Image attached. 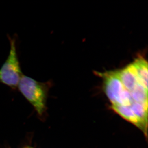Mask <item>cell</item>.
Wrapping results in <instances>:
<instances>
[{
	"label": "cell",
	"instance_id": "obj_1",
	"mask_svg": "<svg viewBox=\"0 0 148 148\" xmlns=\"http://www.w3.org/2000/svg\"><path fill=\"white\" fill-rule=\"evenodd\" d=\"M51 86L50 81L40 82L23 75L18 87L21 94L34 107L39 114L42 115L46 109L47 98Z\"/></svg>",
	"mask_w": 148,
	"mask_h": 148
},
{
	"label": "cell",
	"instance_id": "obj_2",
	"mask_svg": "<svg viewBox=\"0 0 148 148\" xmlns=\"http://www.w3.org/2000/svg\"><path fill=\"white\" fill-rule=\"evenodd\" d=\"M8 38L10 50L6 60L0 69V83L15 89L24 74L21 71L17 54L16 39L9 36Z\"/></svg>",
	"mask_w": 148,
	"mask_h": 148
},
{
	"label": "cell",
	"instance_id": "obj_3",
	"mask_svg": "<svg viewBox=\"0 0 148 148\" xmlns=\"http://www.w3.org/2000/svg\"><path fill=\"white\" fill-rule=\"evenodd\" d=\"M103 80V87L112 106H120L129 100L130 93L120 79L117 70L96 73Z\"/></svg>",
	"mask_w": 148,
	"mask_h": 148
},
{
	"label": "cell",
	"instance_id": "obj_4",
	"mask_svg": "<svg viewBox=\"0 0 148 148\" xmlns=\"http://www.w3.org/2000/svg\"><path fill=\"white\" fill-rule=\"evenodd\" d=\"M129 65L140 84L148 90L147 61L143 57H139Z\"/></svg>",
	"mask_w": 148,
	"mask_h": 148
},
{
	"label": "cell",
	"instance_id": "obj_5",
	"mask_svg": "<svg viewBox=\"0 0 148 148\" xmlns=\"http://www.w3.org/2000/svg\"><path fill=\"white\" fill-rule=\"evenodd\" d=\"M111 108L122 117L135 125L147 133V127L145 126L138 117L135 115L130 106H112Z\"/></svg>",
	"mask_w": 148,
	"mask_h": 148
}]
</instances>
